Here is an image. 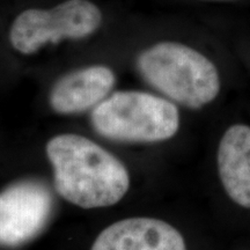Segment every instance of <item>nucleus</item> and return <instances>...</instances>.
<instances>
[{"mask_svg":"<svg viewBox=\"0 0 250 250\" xmlns=\"http://www.w3.org/2000/svg\"><path fill=\"white\" fill-rule=\"evenodd\" d=\"M214 1H225V0H214Z\"/></svg>","mask_w":250,"mask_h":250,"instance_id":"1a4fd4ad","label":"nucleus"},{"mask_svg":"<svg viewBox=\"0 0 250 250\" xmlns=\"http://www.w3.org/2000/svg\"><path fill=\"white\" fill-rule=\"evenodd\" d=\"M140 76L171 102L199 109L214 101L220 76L210 59L191 46L160 42L145 49L137 59Z\"/></svg>","mask_w":250,"mask_h":250,"instance_id":"f03ea898","label":"nucleus"},{"mask_svg":"<svg viewBox=\"0 0 250 250\" xmlns=\"http://www.w3.org/2000/svg\"><path fill=\"white\" fill-rule=\"evenodd\" d=\"M218 173L225 191L235 204L250 208V126L235 124L218 147Z\"/></svg>","mask_w":250,"mask_h":250,"instance_id":"6e6552de","label":"nucleus"},{"mask_svg":"<svg viewBox=\"0 0 250 250\" xmlns=\"http://www.w3.org/2000/svg\"><path fill=\"white\" fill-rule=\"evenodd\" d=\"M90 250H187L182 234L170 224L148 217H132L109 225Z\"/></svg>","mask_w":250,"mask_h":250,"instance_id":"0eeeda50","label":"nucleus"},{"mask_svg":"<svg viewBox=\"0 0 250 250\" xmlns=\"http://www.w3.org/2000/svg\"><path fill=\"white\" fill-rule=\"evenodd\" d=\"M90 122L105 139L152 144L173 138L181 118L170 100L142 90H118L90 111Z\"/></svg>","mask_w":250,"mask_h":250,"instance_id":"7ed1b4c3","label":"nucleus"},{"mask_svg":"<svg viewBox=\"0 0 250 250\" xmlns=\"http://www.w3.org/2000/svg\"><path fill=\"white\" fill-rule=\"evenodd\" d=\"M54 208L52 195L45 184L23 180L0 192V245H23L44 229Z\"/></svg>","mask_w":250,"mask_h":250,"instance_id":"39448f33","label":"nucleus"},{"mask_svg":"<svg viewBox=\"0 0 250 250\" xmlns=\"http://www.w3.org/2000/svg\"><path fill=\"white\" fill-rule=\"evenodd\" d=\"M116 74L105 65H90L68 72L56 81L49 104L56 114L71 116L92 111L112 93Z\"/></svg>","mask_w":250,"mask_h":250,"instance_id":"423d86ee","label":"nucleus"},{"mask_svg":"<svg viewBox=\"0 0 250 250\" xmlns=\"http://www.w3.org/2000/svg\"><path fill=\"white\" fill-rule=\"evenodd\" d=\"M55 189L64 201L85 210L120 203L130 189V174L117 156L77 133L56 134L45 145Z\"/></svg>","mask_w":250,"mask_h":250,"instance_id":"f257e3e1","label":"nucleus"},{"mask_svg":"<svg viewBox=\"0 0 250 250\" xmlns=\"http://www.w3.org/2000/svg\"><path fill=\"white\" fill-rule=\"evenodd\" d=\"M101 23V9L94 2L66 0L54 8H29L19 14L12 23L9 41L18 52L33 55L49 43L86 39Z\"/></svg>","mask_w":250,"mask_h":250,"instance_id":"20e7f679","label":"nucleus"}]
</instances>
